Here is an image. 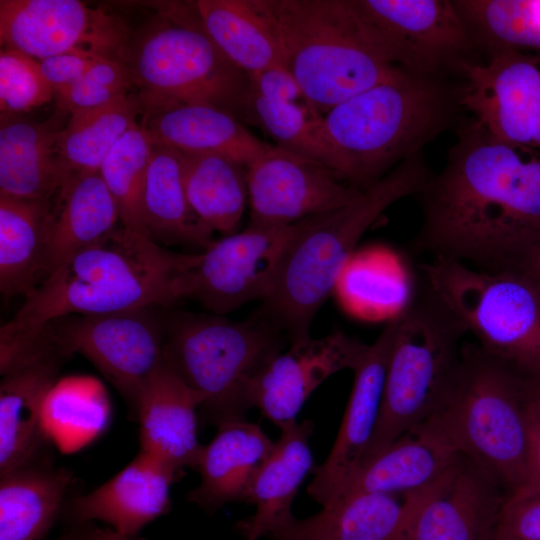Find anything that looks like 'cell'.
Masks as SVG:
<instances>
[{
	"mask_svg": "<svg viewBox=\"0 0 540 540\" xmlns=\"http://www.w3.org/2000/svg\"><path fill=\"white\" fill-rule=\"evenodd\" d=\"M413 246L488 271H517L540 243V150L502 141L472 119L417 194Z\"/></svg>",
	"mask_w": 540,
	"mask_h": 540,
	"instance_id": "obj_1",
	"label": "cell"
},
{
	"mask_svg": "<svg viewBox=\"0 0 540 540\" xmlns=\"http://www.w3.org/2000/svg\"><path fill=\"white\" fill-rule=\"evenodd\" d=\"M200 253L170 251L123 225L64 260L0 329V347L21 342L48 322L165 307L187 298Z\"/></svg>",
	"mask_w": 540,
	"mask_h": 540,
	"instance_id": "obj_2",
	"label": "cell"
},
{
	"mask_svg": "<svg viewBox=\"0 0 540 540\" xmlns=\"http://www.w3.org/2000/svg\"><path fill=\"white\" fill-rule=\"evenodd\" d=\"M430 176L419 152L350 203L301 220L274 290L258 315L281 330L290 344L311 337L312 320L334 291L361 237L392 204L417 195Z\"/></svg>",
	"mask_w": 540,
	"mask_h": 540,
	"instance_id": "obj_3",
	"label": "cell"
},
{
	"mask_svg": "<svg viewBox=\"0 0 540 540\" xmlns=\"http://www.w3.org/2000/svg\"><path fill=\"white\" fill-rule=\"evenodd\" d=\"M459 92L439 78L399 72L335 105L323 127L338 177L360 191L373 185L452 122Z\"/></svg>",
	"mask_w": 540,
	"mask_h": 540,
	"instance_id": "obj_4",
	"label": "cell"
},
{
	"mask_svg": "<svg viewBox=\"0 0 540 540\" xmlns=\"http://www.w3.org/2000/svg\"><path fill=\"white\" fill-rule=\"evenodd\" d=\"M397 314L381 410L363 462L439 413L461 369L467 332L419 273Z\"/></svg>",
	"mask_w": 540,
	"mask_h": 540,
	"instance_id": "obj_5",
	"label": "cell"
},
{
	"mask_svg": "<svg viewBox=\"0 0 540 540\" xmlns=\"http://www.w3.org/2000/svg\"><path fill=\"white\" fill-rule=\"evenodd\" d=\"M158 16L121 54L143 104V115L177 104L206 103L242 120L250 77L203 29L191 2L158 5Z\"/></svg>",
	"mask_w": 540,
	"mask_h": 540,
	"instance_id": "obj_6",
	"label": "cell"
},
{
	"mask_svg": "<svg viewBox=\"0 0 540 540\" xmlns=\"http://www.w3.org/2000/svg\"><path fill=\"white\" fill-rule=\"evenodd\" d=\"M287 69L306 103L324 115L401 72L372 43L354 0H264Z\"/></svg>",
	"mask_w": 540,
	"mask_h": 540,
	"instance_id": "obj_7",
	"label": "cell"
},
{
	"mask_svg": "<svg viewBox=\"0 0 540 540\" xmlns=\"http://www.w3.org/2000/svg\"><path fill=\"white\" fill-rule=\"evenodd\" d=\"M519 373L479 345L466 344L453 392L430 418L508 494L523 487L526 475V405L533 384Z\"/></svg>",
	"mask_w": 540,
	"mask_h": 540,
	"instance_id": "obj_8",
	"label": "cell"
},
{
	"mask_svg": "<svg viewBox=\"0 0 540 540\" xmlns=\"http://www.w3.org/2000/svg\"><path fill=\"white\" fill-rule=\"evenodd\" d=\"M284 336L259 315L181 313L165 322L164 360L200 396L201 421L218 427L246 419L248 386L281 353Z\"/></svg>",
	"mask_w": 540,
	"mask_h": 540,
	"instance_id": "obj_9",
	"label": "cell"
},
{
	"mask_svg": "<svg viewBox=\"0 0 540 540\" xmlns=\"http://www.w3.org/2000/svg\"><path fill=\"white\" fill-rule=\"evenodd\" d=\"M418 273L488 354L540 378V286L521 272H488L431 258Z\"/></svg>",
	"mask_w": 540,
	"mask_h": 540,
	"instance_id": "obj_10",
	"label": "cell"
},
{
	"mask_svg": "<svg viewBox=\"0 0 540 540\" xmlns=\"http://www.w3.org/2000/svg\"><path fill=\"white\" fill-rule=\"evenodd\" d=\"M372 43L402 72L439 78L461 68L474 44L453 0H354Z\"/></svg>",
	"mask_w": 540,
	"mask_h": 540,
	"instance_id": "obj_11",
	"label": "cell"
},
{
	"mask_svg": "<svg viewBox=\"0 0 540 540\" xmlns=\"http://www.w3.org/2000/svg\"><path fill=\"white\" fill-rule=\"evenodd\" d=\"M301 220L287 225L251 224L213 241L188 278L187 298L224 315L274 290Z\"/></svg>",
	"mask_w": 540,
	"mask_h": 540,
	"instance_id": "obj_12",
	"label": "cell"
},
{
	"mask_svg": "<svg viewBox=\"0 0 540 540\" xmlns=\"http://www.w3.org/2000/svg\"><path fill=\"white\" fill-rule=\"evenodd\" d=\"M129 38L121 20L78 0L0 1L1 44L36 60L69 53L120 60Z\"/></svg>",
	"mask_w": 540,
	"mask_h": 540,
	"instance_id": "obj_13",
	"label": "cell"
},
{
	"mask_svg": "<svg viewBox=\"0 0 540 540\" xmlns=\"http://www.w3.org/2000/svg\"><path fill=\"white\" fill-rule=\"evenodd\" d=\"M459 106L494 137L540 150V54H486L460 68Z\"/></svg>",
	"mask_w": 540,
	"mask_h": 540,
	"instance_id": "obj_14",
	"label": "cell"
},
{
	"mask_svg": "<svg viewBox=\"0 0 540 540\" xmlns=\"http://www.w3.org/2000/svg\"><path fill=\"white\" fill-rule=\"evenodd\" d=\"M152 308L74 315L76 351L114 386L133 415L145 386L164 362L165 322Z\"/></svg>",
	"mask_w": 540,
	"mask_h": 540,
	"instance_id": "obj_15",
	"label": "cell"
},
{
	"mask_svg": "<svg viewBox=\"0 0 540 540\" xmlns=\"http://www.w3.org/2000/svg\"><path fill=\"white\" fill-rule=\"evenodd\" d=\"M250 222L287 225L340 208L360 190L325 166L271 148L246 168Z\"/></svg>",
	"mask_w": 540,
	"mask_h": 540,
	"instance_id": "obj_16",
	"label": "cell"
},
{
	"mask_svg": "<svg viewBox=\"0 0 540 540\" xmlns=\"http://www.w3.org/2000/svg\"><path fill=\"white\" fill-rule=\"evenodd\" d=\"M397 327L396 312L353 370L354 383L338 435L325 461L314 468L307 488L308 496L321 507L344 495L365 458L381 410Z\"/></svg>",
	"mask_w": 540,
	"mask_h": 540,
	"instance_id": "obj_17",
	"label": "cell"
},
{
	"mask_svg": "<svg viewBox=\"0 0 540 540\" xmlns=\"http://www.w3.org/2000/svg\"><path fill=\"white\" fill-rule=\"evenodd\" d=\"M368 347L341 331L290 344L250 382L248 404L277 427L295 420L312 392L338 371H353Z\"/></svg>",
	"mask_w": 540,
	"mask_h": 540,
	"instance_id": "obj_18",
	"label": "cell"
},
{
	"mask_svg": "<svg viewBox=\"0 0 540 540\" xmlns=\"http://www.w3.org/2000/svg\"><path fill=\"white\" fill-rule=\"evenodd\" d=\"M505 497L494 480L461 455L425 495L408 540H491Z\"/></svg>",
	"mask_w": 540,
	"mask_h": 540,
	"instance_id": "obj_19",
	"label": "cell"
},
{
	"mask_svg": "<svg viewBox=\"0 0 540 540\" xmlns=\"http://www.w3.org/2000/svg\"><path fill=\"white\" fill-rule=\"evenodd\" d=\"M179 472L140 452L95 490L70 501L77 521L98 520L120 536L133 538L170 509V486Z\"/></svg>",
	"mask_w": 540,
	"mask_h": 540,
	"instance_id": "obj_20",
	"label": "cell"
},
{
	"mask_svg": "<svg viewBox=\"0 0 540 540\" xmlns=\"http://www.w3.org/2000/svg\"><path fill=\"white\" fill-rule=\"evenodd\" d=\"M201 402L164 360L145 386L134 414L139 451L179 473L196 468L203 447L197 434Z\"/></svg>",
	"mask_w": 540,
	"mask_h": 540,
	"instance_id": "obj_21",
	"label": "cell"
},
{
	"mask_svg": "<svg viewBox=\"0 0 540 540\" xmlns=\"http://www.w3.org/2000/svg\"><path fill=\"white\" fill-rule=\"evenodd\" d=\"M430 488L399 494L361 493L342 497L310 517L295 518L269 538L408 540L412 522Z\"/></svg>",
	"mask_w": 540,
	"mask_h": 540,
	"instance_id": "obj_22",
	"label": "cell"
},
{
	"mask_svg": "<svg viewBox=\"0 0 540 540\" xmlns=\"http://www.w3.org/2000/svg\"><path fill=\"white\" fill-rule=\"evenodd\" d=\"M460 457L461 454L439 425L429 419L366 459L342 497L361 493L399 494L428 489Z\"/></svg>",
	"mask_w": 540,
	"mask_h": 540,
	"instance_id": "obj_23",
	"label": "cell"
},
{
	"mask_svg": "<svg viewBox=\"0 0 540 540\" xmlns=\"http://www.w3.org/2000/svg\"><path fill=\"white\" fill-rule=\"evenodd\" d=\"M278 427L280 437L250 486L249 503L255 506V513L236 523L237 532L245 540L269 537L295 519L293 501L314 469L310 448L313 421L295 419Z\"/></svg>",
	"mask_w": 540,
	"mask_h": 540,
	"instance_id": "obj_24",
	"label": "cell"
},
{
	"mask_svg": "<svg viewBox=\"0 0 540 540\" xmlns=\"http://www.w3.org/2000/svg\"><path fill=\"white\" fill-rule=\"evenodd\" d=\"M274 444L259 424L247 419L218 426L202 447L196 467L200 482L187 500L208 513L229 503H249L252 479Z\"/></svg>",
	"mask_w": 540,
	"mask_h": 540,
	"instance_id": "obj_25",
	"label": "cell"
},
{
	"mask_svg": "<svg viewBox=\"0 0 540 540\" xmlns=\"http://www.w3.org/2000/svg\"><path fill=\"white\" fill-rule=\"evenodd\" d=\"M153 143L181 153H213L249 167L272 145L248 131L231 112L206 103L177 104L142 115Z\"/></svg>",
	"mask_w": 540,
	"mask_h": 540,
	"instance_id": "obj_26",
	"label": "cell"
},
{
	"mask_svg": "<svg viewBox=\"0 0 540 540\" xmlns=\"http://www.w3.org/2000/svg\"><path fill=\"white\" fill-rule=\"evenodd\" d=\"M64 363L32 358L1 373L0 475L38 463L49 442L42 427L43 400Z\"/></svg>",
	"mask_w": 540,
	"mask_h": 540,
	"instance_id": "obj_27",
	"label": "cell"
},
{
	"mask_svg": "<svg viewBox=\"0 0 540 540\" xmlns=\"http://www.w3.org/2000/svg\"><path fill=\"white\" fill-rule=\"evenodd\" d=\"M53 120L33 122L1 118L0 194L51 202L71 176L57 151Z\"/></svg>",
	"mask_w": 540,
	"mask_h": 540,
	"instance_id": "obj_28",
	"label": "cell"
},
{
	"mask_svg": "<svg viewBox=\"0 0 540 540\" xmlns=\"http://www.w3.org/2000/svg\"><path fill=\"white\" fill-rule=\"evenodd\" d=\"M56 204L0 194V290L6 299L27 297L47 278Z\"/></svg>",
	"mask_w": 540,
	"mask_h": 540,
	"instance_id": "obj_29",
	"label": "cell"
},
{
	"mask_svg": "<svg viewBox=\"0 0 540 540\" xmlns=\"http://www.w3.org/2000/svg\"><path fill=\"white\" fill-rule=\"evenodd\" d=\"M192 4L214 44L249 77L271 67H286L279 32L264 0H197Z\"/></svg>",
	"mask_w": 540,
	"mask_h": 540,
	"instance_id": "obj_30",
	"label": "cell"
},
{
	"mask_svg": "<svg viewBox=\"0 0 540 540\" xmlns=\"http://www.w3.org/2000/svg\"><path fill=\"white\" fill-rule=\"evenodd\" d=\"M146 235L166 244L206 249L213 232L195 215L187 200L181 152L153 143L143 195Z\"/></svg>",
	"mask_w": 540,
	"mask_h": 540,
	"instance_id": "obj_31",
	"label": "cell"
},
{
	"mask_svg": "<svg viewBox=\"0 0 540 540\" xmlns=\"http://www.w3.org/2000/svg\"><path fill=\"white\" fill-rule=\"evenodd\" d=\"M71 480V471L39 462L0 475V540H42Z\"/></svg>",
	"mask_w": 540,
	"mask_h": 540,
	"instance_id": "obj_32",
	"label": "cell"
},
{
	"mask_svg": "<svg viewBox=\"0 0 540 540\" xmlns=\"http://www.w3.org/2000/svg\"><path fill=\"white\" fill-rule=\"evenodd\" d=\"M119 220L118 207L99 172L72 176L58 196L48 276L73 253L112 231Z\"/></svg>",
	"mask_w": 540,
	"mask_h": 540,
	"instance_id": "obj_33",
	"label": "cell"
},
{
	"mask_svg": "<svg viewBox=\"0 0 540 540\" xmlns=\"http://www.w3.org/2000/svg\"><path fill=\"white\" fill-rule=\"evenodd\" d=\"M187 200L212 232L235 233L248 201L246 167L213 153H181Z\"/></svg>",
	"mask_w": 540,
	"mask_h": 540,
	"instance_id": "obj_34",
	"label": "cell"
},
{
	"mask_svg": "<svg viewBox=\"0 0 540 540\" xmlns=\"http://www.w3.org/2000/svg\"><path fill=\"white\" fill-rule=\"evenodd\" d=\"M111 406L104 385L96 378L73 375L57 379L42 404L47 440L63 453L85 447L107 428Z\"/></svg>",
	"mask_w": 540,
	"mask_h": 540,
	"instance_id": "obj_35",
	"label": "cell"
},
{
	"mask_svg": "<svg viewBox=\"0 0 540 540\" xmlns=\"http://www.w3.org/2000/svg\"><path fill=\"white\" fill-rule=\"evenodd\" d=\"M57 133V151L70 174L96 173L117 141L143 115L138 93L121 95L101 106L73 112Z\"/></svg>",
	"mask_w": 540,
	"mask_h": 540,
	"instance_id": "obj_36",
	"label": "cell"
},
{
	"mask_svg": "<svg viewBox=\"0 0 540 540\" xmlns=\"http://www.w3.org/2000/svg\"><path fill=\"white\" fill-rule=\"evenodd\" d=\"M475 48L540 54V0H453Z\"/></svg>",
	"mask_w": 540,
	"mask_h": 540,
	"instance_id": "obj_37",
	"label": "cell"
},
{
	"mask_svg": "<svg viewBox=\"0 0 540 540\" xmlns=\"http://www.w3.org/2000/svg\"><path fill=\"white\" fill-rule=\"evenodd\" d=\"M242 120L263 130L277 147L319 163L338 177L336 158L323 127V115L306 102L271 101L250 89Z\"/></svg>",
	"mask_w": 540,
	"mask_h": 540,
	"instance_id": "obj_38",
	"label": "cell"
},
{
	"mask_svg": "<svg viewBox=\"0 0 540 540\" xmlns=\"http://www.w3.org/2000/svg\"><path fill=\"white\" fill-rule=\"evenodd\" d=\"M152 145L139 122L117 141L99 169L118 207L121 224L144 235L143 195Z\"/></svg>",
	"mask_w": 540,
	"mask_h": 540,
	"instance_id": "obj_39",
	"label": "cell"
},
{
	"mask_svg": "<svg viewBox=\"0 0 540 540\" xmlns=\"http://www.w3.org/2000/svg\"><path fill=\"white\" fill-rule=\"evenodd\" d=\"M53 87L44 78L39 61L14 49L0 53V107L2 116L28 112L49 102Z\"/></svg>",
	"mask_w": 540,
	"mask_h": 540,
	"instance_id": "obj_40",
	"label": "cell"
},
{
	"mask_svg": "<svg viewBox=\"0 0 540 540\" xmlns=\"http://www.w3.org/2000/svg\"><path fill=\"white\" fill-rule=\"evenodd\" d=\"M133 88L130 71L122 61L102 58L79 81L54 93L60 111L71 114L101 106Z\"/></svg>",
	"mask_w": 540,
	"mask_h": 540,
	"instance_id": "obj_41",
	"label": "cell"
},
{
	"mask_svg": "<svg viewBox=\"0 0 540 540\" xmlns=\"http://www.w3.org/2000/svg\"><path fill=\"white\" fill-rule=\"evenodd\" d=\"M491 540H540V492L521 488L507 494Z\"/></svg>",
	"mask_w": 540,
	"mask_h": 540,
	"instance_id": "obj_42",
	"label": "cell"
},
{
	"mask_svg": "<svg viewBox=\"0 0 540 540\" xmlns=\"http://www.w3.org/2000/svg\"><path fill=\"white\" fill-rule=\"evenodd\" d=\"M102 58L104 57L69 53L38 61L44 78L56 90L79 81Z\"/></svg>",
	"mask_w": 540,
	"mask_h": 540,
	"instance_id": "obj_43",
	"label": "cell"
},
{
	"mask_svg": "<svg viewBox=\"0 0 540 540\" xmlns=\"http://www.w3.org/2000/svg\"><path fill=\"white\" fill-rule=\"evenodd\" d=\"M250 89L277 102H306L302 90L285 66H275L250 77Z\"/></svg>",
	"mask_w": 540,
	"mask_h": 540,
	"instance_id": "obj_44",
	"label": "cell"
},
{
	"mask_svg": "<svg viewBox=\"0 0 540 540\" xmlns=\"http://www.w3.org/2000/svg\"><path fill=\"white\" fill-rule=\"evenodd\" d=\"M526 422V475L521 488L540 492V385L537 379L526 405Z\"/></svg>",
	"mask_w": 540,
	"mask_h": 540,
	"instance_id": "obj_45",
	"label": "cell"
},
{
	"mask_svg": "<svg viewBox=\"0 0 540 540\" xmlns=\"http://www.w3.org/2000/svg\"><path fill=\"white\" fill-rule=\"evenodd\" d=\"M517 272H521L540 286V243L523 259Z\"/></svg>",
	"mask_w": 540,
	"mask_h": 540,
	"instance_id": "obj_46",
	"label": "cell"
},
{
	"mask_svg": "<svg viewBox=\"0 0 540 540\" xmlns=\"http://www.w3.org/2000/svg\"><path fill=\"white\" fill-rule=\"evenodd\" d=\"M92 540H132L124 536H120L110 528L96 529L92 534Z\"/></svg>",
	"mask_w": 540,
	"mask_h": 540,
	"instance_id": "obj_47",
	"label": "cell"
},
{
	"mask_svg": "<svg viewBox=\"0 0 540 540\" xmlns=\"http://www.w3.org/2000/svg\"><path fill=\"white\" fill-rule=\"evenodd\" d=\"M537 382H538V384L540 385V378H537Z\"/></svg>",
	"mask_w": 540,
	"mask_h": 540,
	"instance_id": "obj_48",
	"label": "cell"
},
{
	"mask_svg": "<svg viewBox=\"0 0 540 540\" xmlns=\"http://www.w3.org/2000/svg\"><path fill=\"white\" fill-rule=\"evenodd\" d=\"M65 540H78V539H65ZM91 540H92V538H91Z\"/></svg>",
	"mask_w": 540,
	"mask_h": 540,
	"instance_id": "obj_49",
	"label": "cell"
}]
</instances>
